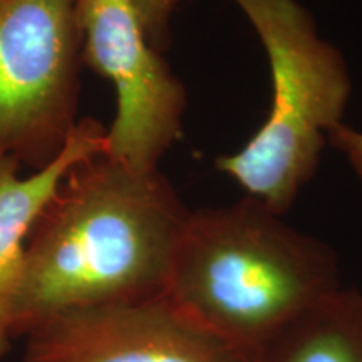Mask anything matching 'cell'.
Instances as JSON below:
<instances>
[{
  "label": "cell",
  "instance_id": "ba28073f",
  "mask_svg": "<svg viewBox=\"0 0 362 362\" xmlns=\"http://www.w3.org/2000/svg\"><path fill=\"white\" fill-rule=\"evenodd\" d=\"M253 362H362V292L337 288L259 347Z\"/></svg>",
  "mask_w": 362,
  "mask_h": 362
},
{
  "label": "cell",
  "instance_id": "9c48e42d",
  "mask_svg": "<svg viewBox=\"0 0 362 362\" xmlns=\"http://www.w3.org/2000/svg\"><path fill=\"white\" fill-rule=\"evenodd\" d=\"M149 42L165 52L171 42V21L180 0H131Z\"/></svg>",
  "mask_w": 362,
  "mask_h": 362
},
{
  "label": "cell",
  "instance_id": "52a82bcc",
  "mask_svg": "<svg viewBox=\"0 0 362 362\" xmlns=\"http://www.w3.org/2000/svg\"><path fill=\"white\" fill-rule=\"evenodd\" d=\"M106 128L94 117H81L64 149L44 168L21 175V165L0 160V359L11 351V312L24 264L30 230L72 166L104 151Z\"/></svg>",
  "mask_w": 362,
  "mask_h": 362
},
{
  "label": "cell",
  "instance_id": "6da1fadb",
  "mask_svg": "<svg viewBox=\"0 0 362 362\" xmlns=\"http://www.w3.org/2000/svg\"><path fill=\"white\" fill-rule=\"evenodd\" d=\"M188 210L160 170L103 153L72 166L27 237L13 341L69 312L161 296Z\"/></svg>",
  "mask_w": 362,
  "mask_h": 362
},
{
  "label": "cell",
  "instance_id": "30bf717a",
  "mask_svg": "<svg viewBox=\"0 0 362 362\" xmlns=\"http://www.w3.org/2000/svg\"><path fill=\"white\" fill-rule=\"evenodd\" d=\"M327 144L346 158L357 178L362 181V129L339 124L327 136Z\"/></svg>",
  "mask_w": 362,
  "mask_h": 362
},
{
  "label": "cell",
  "instance_id": "277c9868",
  "mask_svg": "<svg viewBox=\"0 0 362 362\" xmlns=\"http://www.w3.org/2000/svg\"><path fill=\"white\" fill-rule=\"evenodd\" d=\"M78 0H0V160L44 168L79 123Z\"/></svg>",
  "mask_w": 362,
  "mask_h": 362
},
{
  "label": "cell",
  "instance_id": "7a4b0ae2",
  "mask_svg": "<svg viewBox=\"0 0 362 362\" xmlns=\"http://www.w3.org/2000/svg\"><path fill=\"white\" fill-rule=\"evenodd\" d=\"M341 287L334 248L245 194L188 210L161 296L208 334L253 354Z\"/></svg>",
  "mask_w": 362,
  "mask_h": 362
},
{
  "label": "cell",
  "instance_id": "8992f818",
  "mask_svg": "<svg viewBox=\"0 0 362 362\" xmlns=\"http://www.w3.org/2000/svg\"><path fill=\"white\" fill-rule=\"evenodd\" d=\"M24 339L22 362H253L163 296L69 312Z\"/></svg>",
  "mask_w": 362,
  "mask_h": 362
},
{
  "label": "cell",
  "instance_id": "3957f363",
  "mask_svg": "<svg viewBox=\"0 0 362 362\" xmlns=\"http://www.w3.org/2000/svg\"><path fill=\"white\" fill-rule=\"evenodd\" d=\"M232 2L267 54L272 101L255 134L238 151L216 158L215 168L247 197L285 215L314 178L329 133L344 123L351 72L298 0Z\"/></svg>",
  "mask_w": 362,
  "mask_h": 362
},
{
  "label": "cell",
  "instance_id": "5b68a950",
  "mask_svg": "<svg viewBox=\"0 0 362 362\" xmlns=\"http://www.w3.org/2000/svg\"><path fill=\"white\" fill-rule=\"evenodd\" d=\"M83 66L116 90V115L103 155L136 173L160 170L178 141L187 88L149 42L131 0H78Z\"/></svg>",
  "mask_w": 362,
  "mask_h": 362
}]
</instances>
